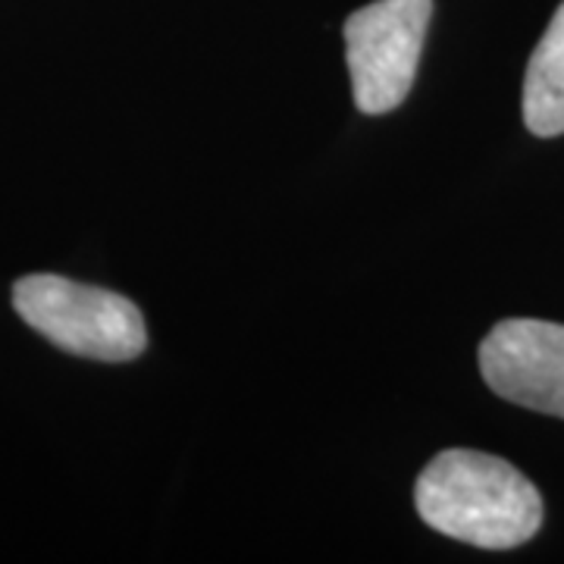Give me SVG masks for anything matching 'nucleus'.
<instances>
[{
	"instance_id": "20e7f679",
	"label": "nucleus",
	"mask_w": 564,
	"mask_h": 564,
	"mask_svg": "<svg viewBox=\"0 0 564 564\" xmlns=\"http://www.w3.org/2000/svg\"><path fill=\"white\" fill-rule=\"evenodd\" d=\"M486 386L505 402L564 421V326L502 321L480 345Z\"/></svg>"
},
{
	"instance_id": "7ed1b4c3",
	"label": "nucleus",
	"mask_w": 564,
	"mask_h": 564,
	"mask_svg": "<svg viewBox=\"0 0 564 564\" xmlns=\"http://www.w3.org/2000/svg\"><path fill=\"white\" fill-rule=\"evenodd\" d=\"M433 0H373L345 20V61L361 113H389L408 98Z\"/></svg>"
},
{
	"instance_id": "39448f33",
	"label": "nucleus",
	"mask_w": 564,
	"mask_h": 564,
	"mask_svg": "<svg viewBox=\"0 0 564 564\" xmlns=\"http://www.w3.org/2000/svg\"><path fill=\"white\" fill-rule=\"evenodd\" d=\"M524 122L540 139L564 132V3L527 63Z\"/></svg>"
},
{
	"instance_id": "f03ea898",
	"label": "nucleus",
	"mask_w": 564,
	"mask_h": 564,
	"mask_svg": "<svg viewBox=\"0 0 564 564\" xmlns=\"http://www.w3.org/2000/svg\"><path fill=\"white\" fill-rule=\"evenodd\" d=\"M13 307L47 343L95 361H132L148 345L144 317L110 289L32 273L13 285Z\"/></svg>"
},
{
	"instance_id": "f257e3e1",
	"label": "nucleus",
	"mask_w": 564,
	"mask_h": 564,
	"mask_svg": "<svg viewBox=\"0 0 564 564\" xmlns=\"http://www.w3.org/2000/svg\"><path fill=\"white\" fill-rule=\"evenodd\" d=\"M423 524L477 549L524 545L543 524L540 489L505 458L448 448L423 467L414 486Z\"/></svg>"
}]
</instances>
